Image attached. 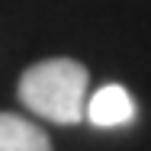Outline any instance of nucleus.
Returning a JSON list of instances; mask_svg holds the SVG:
<instances>
[{"mask_svg":"<svg viewBox=\"0 0 151 151\" xmlns=\"http://www.w3.org/2000/svg\"><path fill=\"white\" fill-rule=\"evenodd\" d=\"M0 151H52V138L35 122L16 113H0Z\"/></svg>","mask_w":151,"mask_h":151,"instance_id":"7ed1b4c3","label":"nucleus"},{"mask_svg":"<svg viewBox=\"0 0 151 151\" xmlns=\"http://www.w3.org/2000/svg\"><path fill=\"white\" fill-rule=\"evenodd\" d=\"M87 119L100 129H116L129 125L135 119V100L122 84H106L96 93L87 96Z\"/></svg>","mask_w":151,"mask_h":151,"instance_id":"f03ea898","label":"nucleus"},{"mask_svg":"<svg viewBox=\"0 0 151 151\" xmlns=\"http://www.w3.org/2000/svg\"><path fill=\"white\" fill-rule=\"evenodd\" d=\"M87 96L90 74L74 58H45L19 77V100L26 109L58 125H77L87 119Z\"/></svg>","mask_w":151,"mask_h":151,"instance_id":"f257e3e1","label":"nucleus"}]
</instances>
